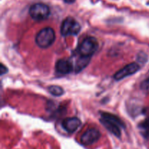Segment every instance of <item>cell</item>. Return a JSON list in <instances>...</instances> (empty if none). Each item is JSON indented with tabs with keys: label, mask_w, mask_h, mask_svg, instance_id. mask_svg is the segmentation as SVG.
I'll list each match as a JSON object with an SVG mask.
<instances>
[{
	"label": "cell",
	"mask_w": 149,
	"mask_h": 149,
	"mask_svg": "<svg viewBox=\"0 0 149 149\" xmlns=\"http://www.w3.org/2000/svg\"><path fill=\"white\" fill-rule=\"evenodd\" d=\"M91 58H87V57L79 56L76 62L75 66H74V71L76 73H79L82 71L86 66L89 64Z\"/></svg>",
	"instance_id": "30bf717a"
},
{
	"label": "cell",
	"mask_w": 149,
	"mask_h": 149,
	"mask_svg": "<svg viewBox=\"0 0 149 149\" xmlns=\"http://www.w3.org/2000/svg\"><path fill=\"white\" fill-rule=\"evenodd\" d=\"M81 31V26L74 17H67L61 27V35L63 36H76Z\"/></svg>",
	"instance_id": "277c9868"
},
{
	"label": "cell",
	"mask_w": 149,
	"mask_h": 149,
	"mask_svg": "<svg viewBox=\"0 0 149 149\" xmlns=\"http://www.w3.org/2000/svg\"><path fill=\"white\" fill-rule=\"evenodd\" d=\"M7 72V67L4 66L3 64H1V75H3V74H4L5 73Z\"/></svg>",
	"instance_id": "4fadbf2b"
},
{
	"label": "cell",
	"mask_w": 149,
	"mask_h": 149,
	"mask_svg": "<svg viewBox=\"0 0 149 149\" xmlns=\"http://www.w3.org/2000/svg\"><path fill=\"white\" fill-rule=\"evenodd\" d=\"M140 68H141V66H140L139 64L137 63H131L125 65L124 68L118 71L114 74V76H113L114 79L116 81H119L122 79H125V77L135 74L139 71Z\"/></svg>",
	"instance_id": "8992f818"
},
{
	"label": "cell",
	"mask_w": 149,
	"mask_h": 149,
	"mask_svg": "<svg viewBox=\"0 0 149 149\" xmlns=\"http://www.w3.org/2000/svg\"><path fill=\"white\" fill-rule=\"evenodd\" d=\"M98 48V42L93 36H87L79 46L77 52L80 56L91 58Z\"/></svg>",
	"instance_id": "7a4b0ae2"
},
{
	"label": "cell",
	"mask_w": 149,
	"mask_h": 149,
	"mask_svg": "<svg viewBox=\"0 0 149 149\" xmlns=\"http://www.w3.org/2000/svg\"><path fill=\"white\" fill-rule=\"evenodd\" d=\"M81 122L77 117L65 118L62 122V127L67 132L73 133L76 132L81 126Z\"/></svg>",
	"instance_id": "9c48e42d"
},
{
	"label": "cell",
	"mask_w": 149,
	"mask_h": 149,
	"mask_svg": "<svg viewBox=\"0 0 149 149\" xmlns=\"http://www.w3.org/2000/svg\"><path fill=\"white\" fill-rule=\"evenodd\" d=\"M75 1L76 0H64V1H65V3H67V4H72V3H74Z\"/></svg>",
	"instance_id": "5bb4252c"
},
{
	"label": "cell",
	"mask_w": 149,
	"mask_h": 149,
	"mask_svg": "<svg viewBox=\"0 0 149 149\" xmlns=\"http://www.w3.org/2000/svg\"><path fill=\"white\" fill-rule=\"evenodd\" d=\"M139 127L141 130H143V132H145V135H148L149 133V118L144 121L142 124H141Z\"/></svg>",
	"instance_id": "7c38bea8"
},
{
	"label": "cell",
	"mask_w": 149,
	"mask_h": 149,
	"mask_svg": "<svg viewBox=\"0 0 149 149\" xmlns=\"http://www.w3.org/2000/svg\"><path fill=\"white\" fill-rule=\"evenodd\" d=\"M100 131L95 128H91L83 133L81 137V143L84 146H90L97 142L100 138Z\"/></svg>",
	"instance_id": "52a82bcc"
},
{
	"label": "cell",
	"mask_w": 149,
	"mask_h": 149,
	"mask_svg": "<svg viewBox=\"0 0 149 149\" xmlns=\"http://www.w3.org/2000/svg\"><path fill=\"white\" fill-rule=\"evenodd\" d=\"M48 91L49 93H50L51 95L54 96H61L62 95H63L64 93V90L60 86H57V85H52V86H49L48 87Z\"/></svg>",
	"instance_id": "8fae6325"
},
{
	"label": "cell",
	"mask_w": 149,
	"mask_h": 149,
	"mask_svg": "<svg viewBox=\"0 0 149 149\" xmlns=\"http://www.w3.org/2000/svg\"><path fill=\"white\" fill-rule=\"evenodd\" d=\"M50 10L47 4L43 3H36L31 6L29 9V15L33 20L36 21H42L49 17Z\"/></svg>",
	"instance_id": "5b68a950"
},
{
	"label": "cell",
	"mask_w": 149,
	"mask_h": 149,
	"mask_svg": "<svg viewBox=\"0 0 149 149\" xmlns=\"http://www.w3.org/2000/svg\"><path fill=\"white\" fill-rule=\"evenodd\" d=\"M100 121L109 132L117 138H120L122 135L121 129L125 128V125L118 116L111 113L103 112L100 115Z\"/></svg>",
	"instance_id": "6da1fadb"
},
{
	"label": "cell",
	"mask_w": 149,
	"mask_h": 149,
	"mask_svg": "<svg viewBox=\"0 0 149 149\" xmlns=\"http://www.w3.org/2000/svg\"><path fill=\"white\" fill-rule=\"evenodd\" d=\"M55 39V31L50 27L44 28L38 32L36 36V43L39 47L47 48L53 44Z\"/></svg>",
	"instance_id": "3957f363"
},
{
	"label": "cell",
	"mask_w": 149,
	"mask_h": 149,
	"mask_svg": "<svg viewBox=\"0 0 149 149\" xmlns=\"http://www.w3.org/2000/svg\"><path fill=\"white\" fill-rule=\"evenodd\" d=\"M74 69L73 66V63L69 59H62L58 60L55 64V71L57 74L61 75H66L71 73Z\"/></svg>",
	"instance_id": "ba28073f"
}]
</instances>
